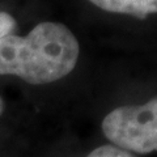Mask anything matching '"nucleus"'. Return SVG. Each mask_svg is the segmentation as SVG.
I'll use <instances>...</instances> for the list:
<instances>
[{
  "label": "nucleus",
  "instance_id": "f257e3e1",
  "mask_svg": "<svg viewBox=\"0 0 157 157\" xmlns=\"http://www.w3.org/2000/svg\"><path fill=\"white\" fill-rule=\"evenodd\" d=\"M80 46L66 25L41 22L25 37L0 38V75L39 85L60 80L76 67Z\"/></svg>",
  "mask_w": 157,
  "mask_h": 157
},
{
  "label": "nucleus",
  "instance_id": "f03ea898",
  "mask_svg": "<svg viewBox=\"0 0 157 157\" xmlns=\"http://www.w3.org/2000/svg\"><path fill=\"white\" fill-rule=\"evenodd\" d=\"M106 139L131 153L157 152V96L144 105L117 107L102 121Z\"/></svg>",
  "mask_w": 157,
  "mask_h": 157
},
{
  "label": "nucleus",
  "instance_id": "7ed1b4c3",
  "mask_svg": "<svg viewBox=\"0 0 157 157\" xmlns=\"http://www.w3.org/2000/svg\"><path fill=\"white\" fill-rule=\"evenodd\" d=\"M106 12L123 13L145 18L151 13H157V0H89Z\"/></svg>",
  "mask_w": 157,
  "mask_h": 157
},
{
  "label": "nucleus",
  "instance_id": "20e7f679",
  "mask_svg": "<svg viewBox=\"0 0 157 157\" xmlns=\"http://www.w3.org/2000/svg\"><path fill=\"white\" fill-rule=\"evenodd\" d=\"M86 157H136L134 153L121 149L115 145H101L98 148L93 149Z\"/></svg>",
  "mask_w": 157,
  "mask_h": 157
},
{
  "label": "nucleus",
  "instance_id": "39448f33",
  "mask_svg": "<svg viewBox=\"0 0 157 157\" xmlns=\"http://www.w3.org/2000/svg\"><path fill=\"white\" fill-rule=\"evenodd\" d=\"M14 26H16V20L9 13L0 12V38L11 34Z\"/></svg>",
  "mask_w": 157,
  "mask_h": 157
},
{
  "label": "nucleus",
  "instance_id": "423d86ee",
  "mask_svg": "<svg viewBox=\"0 0 157 157\" xmlns=\"http://www.w3.org/2000/svg\"><path fill=\"white\" fill-rule=\"evenodd\" d=\"M3 110H4V102L2 100V97H0V115L3 114Z\"/></svg>",
  "mask_w": 157,
  "mask_h": 157
}]
</instances>
